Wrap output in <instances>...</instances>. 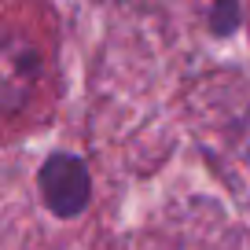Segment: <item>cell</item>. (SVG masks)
Masks as SVG:
<instances>
[{
    "label": "cell",
    "instance_id": "1",
    "mask_svg": "<svg viewBox=\"0 0 250 250\" xmlns=\"http://www.w3.org/2000/svg\"><path fill=\"white\" fill-rule=\"evenodd\" d=\"M41 199L55 217H78L88 206V169L78 155H52L37 173Z\"/></svg>",
    "mask_w": 250,
    "mask_h": 250
},
{
    "label": "cell",
    "instance_id": "2",
    "mask_svg": "<svg viewBox=\"0 0 250 250\" xmlns=\"http://www.w3.org/2000/svg\"><path fill=\"white\" fill-rule=\"evenodd\" d=\"M235 22H239V4H235V0H217V19H213V30H217V33H228Z\"/></svg>",
    "mask_w": 250,
    "mask_h": 250
}]
</instances>
